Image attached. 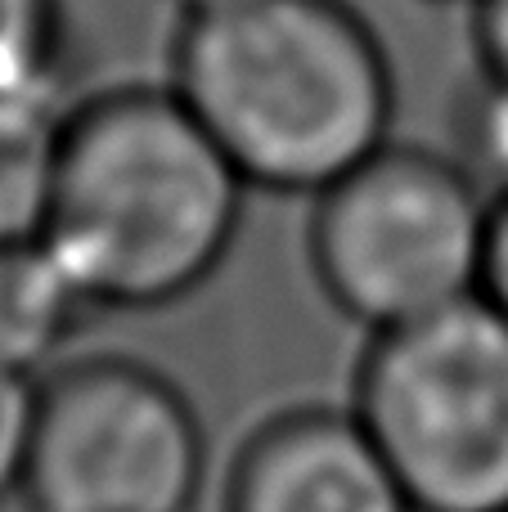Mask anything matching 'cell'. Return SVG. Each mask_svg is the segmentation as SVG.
Segmentation results:
<instances>
[{
    "label": "cell",
    "mask_w": 508,
    "mask_h": 512,
    "mask_svg": "<svg viewBox=\"0 0 508 512\" xmlns=\"http://www.w3.org/2000/svg\"><path fill=\"white\" fill-rule=\"evenodd\" d=\"M252 189L171 86L72 99L45 248L95 310H167L221 274Z\"/></svg>",
    "instance_id": "6da1fadb"
},
{
    "label": "cell",
    "mask_w": 508,
    "mask_h": 512,
    "mask_svg": "<svg viewBox=\"0 0 508 512\" xmlns=\"http://www.w3.org/2000/svg\"><path fill=\"white\" fill-rule=\"evenodd\" d=\"M167 86L266 194L320 198L392 144V59L347 0H248L180 23Z\"/></svg>",
    "instance_id": "7a4b0ae2"
},
{
    "label": "cell",
    "mask_w": 508,
    "mask_h": 512,
    "mask_svg": "<svg viewBox=\"0 0 508 512\" xmlns=\"http://www.w3.org/2000/svg\"><path fill=\"white\" fill-rule=\"evenodd\" d=\"M347 409L414 512H508V319L486 297L369 337Z\"/></svg>",
    "instance_id": "3957f363"
},
{
    "label": "cell",
    "mask_w": 508,
    "mask_h": 512,
    "mask_svg": "<svg viewBox=\"0 0 508 512\" xmlns=\"http://www.w3.org/2000/svg\"><path fill=\"white\" fill-rule=\"evenodd\" d=\"M491 198L450 153L387 144L311 198L315 288L369 337L482 297Z\"/></svg>",
    "instance_id": "277c9868"
},
{
    "label": "cell",
    "mask_w": 508,
    "mask_h": 512,
    "mask_svg": "<svg viewBox=\"0 0 508 512\" xmlns=\"http://www.w3.org/2000/svg\"><path fill=\"white\" fill-rule=\"evenodd\" d=\"M207 427L171 373L135 355H81L36 382L23 490L32 512H194Z\"/></svg>",
    "instance_id": "5b68a950"
},
{
    "label": "cell",
    "mask_w": 508,
    "mask_h": 512,
    "mask_svg": "<svg viewBox=\"0 0 508 512\" xmlns=\"http://www.w3.org/2000/svg\"><path fill=\"white\" fill-rule=\"evenodd\" d=\"M221 512H414L351 409L288 405L239 441Z\"/></svg>",
    "instance_id": "8992f818"
},
{
    "label": "cell",
    "mask_w": 508,
    "mask_h": 512,
    "mask_svg": "<svg viewBox=\"0 0 508 512\" xmlns=\"http://www.w3.org/2000/svg\"><path fill=\"white\" fill-rule=\"evenodd\" d=\"M95 315L45 239L0 248V373L41 382Z\"/></svg>",
    "instance_id": "52a82bcc"
},
{
    "label": "cell",
    "mask_w": 508,
    "mask_h": 512,
    "mask_svg": "<svg viewBox=\"0 0 508 512\" xmlns=\"http://www.w3.org/2000/svg\"><path fill=\"white\" fill-rule=\"evenodd\" d=\"M68 95L0 99V248L45 234Z\"/></svg>",
    "instance_id": "ba28073f"
},
{
    "label": "cell",
    "mask_w": 508,
    "mask_h": 512,
    "mask_svg": "<svg viewBox=\"0 0 508 512\" xmlns=\"http://www.w3.org/2000/svg\"><path fill=\"white\" fill-rule=\"evenodd\" d=\"M63 0H0V99L68 95Z\"/></svg>",
    "instance_id": "9c48e42d"
},
{
    "label": "cell",
    "mask_w": 508,
    "mask_h": 512,
    "mask_svg": "<svg viewBox=\"0 0 508 512\" xmlns=\"http://www.w3.org/2000/svg\"><path fill=\"white\" fill-rule=\"evenodd\" d=\"M450 158L473 176L491 203L508 198V81L477 77L455 113V149Z\"/></svg>",
    "instance_id": "30bf717a"
},
{
    "label": "cell",
    "mask_w": 508,
    "mask_h": 512,
    "mask_svg": "<svg viewBox=\"0 0 508 512\" xmlns=\"http://www.w3.org/2000/svg\"><path fill=\"white\" fill-rule=\"evenodd\" d=\"M32 409H36V382L0 373V504L23 490Z\"/></svg>",
    "instance_id": "8fae6325"
},
{
    "label": "cell",
    "mask_w": 508,
    "mask_h": 512,
    "mask_svg": "<svg viewBox=\"0 0 508 512\" xmlns=\"http://www.w3.org/2000/svg\"><path fill=\"white\" fill-rule=\"evenodd\" d=\"M473 41L486 77L508 81V0H477L473 5Z\"/></svg>",
    "instance_id": "7c38bea8"
},
{
    "label": "cell",
    "mask_w": 508,
    "mask_h": 512,
    "mask_svg": "<svg viewBox=\"0 0 508 512\" xmlns=\"http://www.w3.org/2000/svg\"><path fill=\"white\" fill-rule=\"evenodd\" d=\"M482 297L508 319V198L491 203V230H486V261H482Z\"/></svg>",
    "instance_id": "4fadbf2b"
},
{
    "label": "cell",
    "mask_w": 508,
    "mask_h": 512,
    "mask_svg": "<svg viewBox=\"0 0 508 512\" xmlns=\"http://www.w3.org/2000/svg\"><path fill=\"white\" fill-rule=\"evenodd\" d=\"M176 9L180 23H198V18H212V14H225L234 5H248V0H167Z\"/></svg>",
    "instance_id": "5bb4252c"
},
{
    "label": "cell",
    "mask_w": 508,
    "mask_h": 512,
    "mask_svg": "<svg viewBox=\"0 0 508 512\" xmlns=\"http://www.w3.org/2000/svg\"><path fill=\"white\" fill-rule=\"evenodd\" d=\"M441 5H468V9H473L477 0H441Z\"/></svg>",
    "instance_id": "9a60e30c"
}]
</instances>
